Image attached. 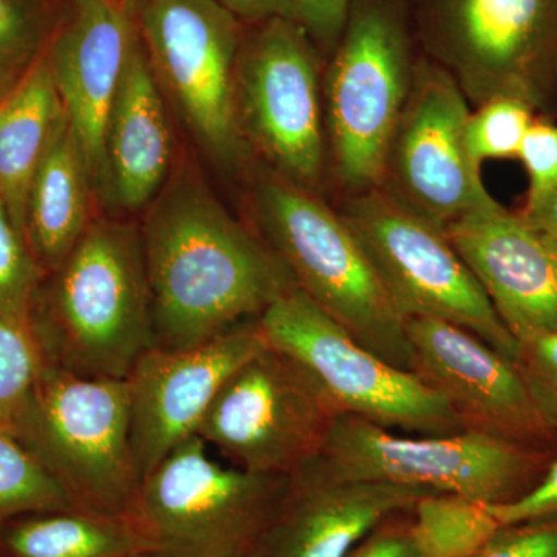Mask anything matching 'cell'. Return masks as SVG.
Masks as SVG:
<instances>
[{
  "label": "cell",
  "mask_w": 557,
  "mask_h": 557,
  "mask_svg": "<svg viewBox=\"0 0 557 557\" xmlns=\"http://www.w3.org/2000/svg\"><path fill=\"white\" fill-rule=\"evenodd\" d=\"M350 0H296V22L306 30L324 60L338 47Z\"/></svg>",
  "instance_id": "obj_33"
},
{
  "label": "cell",
  "mask_w": 557,
  "mask_h": 557,
  "mask_svg": "<svg viewBox=\"0 0 557 557\" xmlns=\"http://www.w3.org/2000/svg\"><path fill=\"white\" fill-rule=\"evenodd\" d=\"M47 33L44 0H0V86H13L39 60Z\"/></svg>",
  "instance_id": "obj_28"
},
{
  "label": "cell",
  "mask_w": 557,
  "mask_h": 557,
  "mask_svg": "<svg viewBox=\"0 0 557 557\" xmlns=\"http://www.w3.org/2000/svg\"><path fill=\"white\" fill-rule=\"evenodd\" d=\"M129 557H161L159 555H153V553H139V555H134Z\"/></svg>",
  "instance_id": "obj_38"
},
{
  "label": "cell",
  "mask_w": 557,
  "mask_h": 557,
  "mask_svg": "<svg viewBox=\"0 0 557 557\" xmlns=\"http://www.w3.org/2000/svg\"><path fill=\"white\" fill-rule=\"evenodd\" d=\"M267 347L269 341L255 319L197 346H156L141 355L126 379L132 445L141 479L199 434L226 381Z\"/></svg>",
  "instance_id": "obj_16"
},
{
  "label": "cell",
  "mask_w": 557,
  "mask_h": 557,
  "mask_svg": "<svg viewBox=\"0 0 557 557\" xmlns=\"http://www.w3.org/2000/svg\"><path fill=\"white\" fill-rule=\"evenodd\" d=\"M289 475L256 474L186 440L139 483L127 518L161 557H249L287 493Z\"/></svg>",
  "instance_id": "obj_5"
},
{
  "label": "cell",
  "mask_w": 557,
  "mask_h": 557,
  "mask_svg": "<svg viewBox=\"0 0 557 557\" xmlns=\"http://www.w3.org/2000/svg\"><path fill=\"white\" fill-rule=\"evenodd\" d=\"M429 494L435 491L343 478L321 454L289 475L281 508L249 557H346L381 522Z\"/></svg>",
  "instance_id": "obj_19"
},
{
  "label": "cell",
  "mask_w": 557,
  "mask_h": 557,
  "mask_svg": "<svg viewBox=\"0 0 557 557\" xmlns=\"http://www.w3.org/2000/svg\"><path fill=\"white\" fill-rule=\"evenodd\" d=\"M339 214L361 242L401 317L468 330L511 361L519 343L500 321L446 231L380 189L344 196Z\"/></svg>",
  "instance_id": "obj_11"
},
{
  "label": "cell",
  "mask_w": 557,
  "mask_h": 557,
  "mask_svg": "<svg viewBox=\"0 0 557 557\" xmlns=\"http://www.w3.org/2000/svg\"><path fill=\"white\" fill-rule=\"evenodd\" d=\"M518 212L528 223L557 240V182L539 199L527 201Z\"/></svg>",
  "instance_id": "obj_37"
},
{
  "label": "cell",
  "mask_w": 557,
  "mask_h": 557,
  "mask_svg": "<svg viewBox=\"0 0 557 557\" xmlns=\"http://www.w3.org/2000/svg\"><path fill=\"white\" fill-rule=\"evenodd\" d=\"M242 24L258 25L270 20H295L296 0H215Z\"/></svg>",
  "instance_id": "obj_36"
},
{
  "label": "cell",
  "mask_w": 557,
  "mask_h": 557,
  "mask_svg": "<svg viewBox=\"0 0 557 557\" xmlns=\"http://www.w3.org/2000/svg\"><path fill=\"white\" fill-rule=\"evenodd\" d=\"M13 428L75 507L127 516L141 472L132 445L126 380L44 364Z\"/></svg>",
  "instance_id": "obj_6"
},
{
  "label": "cell",
  "mask_w": 557,
  "mask_h": 557,
  "mask_svg": "<svg viewBox=\"0 0 557 557\" xmlns=\"http://www.w3.org/2000/svg\"><path fill=\"white\" fill-rule=\"evenodd\" d=\"M469 113L453 76L421 53L376 189L443 230L497 205L468 152Z\"/></svg>",
  "instance_id": "obj_14"
},
{
  "label": "cell",
  "mask_w": 557,
  "mask_h": 557,
  "mask_svg": "<svg viewBox=\"0 0 557 557\" xmlns=\"http://www.w3.org/2000/svg\"><path fill=\"white\" fill-rule=\"evenodd\" d=\"M94 178L78 139L62 119L28 193L25 234L46 273L64 262L91 223Z\"/></svg>",
  "instance_id": "obj_21"
},
{
  "label": "cell",
  "mask_w": 557,
  "mask_h": 557,
  "mask_svg": "<svg viewBox=\"0 0 557 557\" xmlns=\"http://www.w3.org/2000/svg\"><path fill=\"white\" fill-rule=\"evenodd\" d=\"M44 274L27 237L14 225L0 199V318L30 335Z\"/></svg>",
  "instance_id": "obj_26"
},
{
  "label": "cell",
  "mask_w": 557,
  "mask_h": 557,
  "mask_svg": "<svg viewBox=\"0 0 557 557\" xmlns=\"http://www.w3.org/2000/svg\"><path fill=\"white\" fill-rule=\"evenodd\" d=\"M163 89L135 36L106 134L104 194L113 207H149L171 177L172 134Z\"/></svg>",
  "instance_id": "obj_20"
},
{
  "label": "cell",
  "mask_w": 557,
  "mask_h": 557,
  "mask_svg": "<svg viewBox=\"0 0 557 557\" xmlns=\"http://www.w3.org/2000/svg\"><path fill=\"white\" fill-rule=\"evenodd\" d=\"M409 525L421 557H475L500 530L486 504L445 493L421 497Z\"/></svg>",
  "instance_id": "obj_24"
},
{
  "label": "cell",
  "mask_w": 557,
  "mask_h": 557,
  "mask_svg": "<svg viewBox=\"0 0 557 557\" xmlns=\"http://www.w3.org/2000/svg\"><path fill=\"white\" fill-rule=\"evenodd\" d=\"M412 372L449 403L463 431L557 454V431L539 410L515 361L449 322L409 318Z\"/></svg>",
  "instance_id": "obj_15"
},
{
  "label": "cell",
  "mask_w": 557,
  "mask_h": 557,
  "mask_svg": "<svg viewBox=\"0 0 557 557\" xmlns=\"http://www.w3.org/2000/svg\"><path fill=\"white\" fill-rule=\"evenodd\" d=\"M515 364L542 416L557 431V335L520 343Z\"/></svg>",
  "instance_id": "obj_30"
},
{
  "label": "cell",
  "mask_w": 557,
  "mask_h": 557,
  "mask_svg": "<svg viewBox=\"0 0 557 557\" xmlns=\"http://www.w3.org/2000/svg\"><path fill=\"white\" fill-rule=\"evenodd\" d=\"M475 557H557V515L500 527Z\"/></svg>",
  "instance_id": "obj_31"
},
{
  "label": "cell",
  "mask_w": 557,
  "mask_h": 557,
  "mask_svg": "<svg viewBox=\"0 0 557 557\" xmlns=\"http://www.w3.org/2000/svg\"><path fill=\"white\" fill-rule=\"evenodd\" d=\"M325 60L295 20L245 30L236 67L242 137L260 166L322 194L330 172L322 76Z\"/></svg>",
  "instance_id": "obj_8"
},
{
  "label": "cell",
  "mask_w": 557,
  "mask_h": 557,
  "mask_svg": "<svg viewBox=\"0 0 557 557\" xmlns=\"http://www.w3.org/2000/svg\"><path fill=\"white\" fill-rule=\"evenodd\" d=\"M72 507L65 491L16 429L0 424V527L22 516Z\"/></svg>",
  "instance_id": "obj_25"
},
{
  "label": "cell",
  "mask_w": 557,
  "mask_h": 557,
  "mask_svg": "<svg viewBox=\"0 0 557 557\" xmlns=\"http://www.w3.org/2000/svg\"><path fill=\"white\" fill-rule=\"evenodd\" d=\"M258 322L270 346L298 364L339 416L418 435L463 431L438 391L361 346L295 284Z\"/></svg>",
  "instance_id": "obj_9"
},
{
  "label": "cell",
  "mask_w": 557,
  "mask_h": 557,
  "mask_svg": "<svg viewBox=\"0 0 557 557\" xmlns=\"http://www.w3.org/2000/svg\"><path fill=\"white\" fill-rule=\"evenodd\" d=\"M322 456L343 478L426 487L486 505L525 497L556 457L471 431L403 437L351 416L336 417Z\"/></svg>",
  "instance_id": "obj_10"
},
{
  "label": "cell",
  "mask_w": 557,
  "mask_h": 557,
  "mask_svg": "<svg viewBox=\"0 0 557 557\" xmlns=\"http://www.w3.org/2000/svg\"><path fill=\"white\" fill-rule=\"evenodd\" d=\"M536 110L515 98H494L471 110L467 123L469 156L478 166L483 161L518 159L520 146Z\"/></svg>",
  "instance_id": "obj_27"
},
{
  "label": "cell",
  "mask_w": 557,
  "mask_h": 557,
  "mask_svg": "<svg viewBox=\"0 0 557 557\" xmlns=\"http://www.w3.org/2000/svg\"><path fill=\"white\" fill-rule=\"evenodd\" d=\"M64 115L44 53L0 97V199L24 234L33 178Z\"/></svg>",
  "instance_id": "obj_22"
},
{
  "label": "cell",
  "mask_w": 557,
  "mask_h": 557,
  "mask_svg": "<svg viewBox=\"0 0 557 557\" xmlns=\"http://www.w3.org/2000/svg\"><path fill=\"white\" fill-rule=\"evenodd\" d=\"M409 511L381 522L346 557H421L410 536Z\"/></svg>",
  "instance_id": "obj_35"
},
{
  "label": "cell",
  "mask_w": 557,
  "mask_h": 557,
  "mask_svg": "<svg viewBox=\"0 0 557 557\" xmlns=\"http://www.w3.org/2000/svg\"><path fill=\"white\" fill-rule=\"evenodd\" d=\"M421 53L478 106L557 102V0H412Z\"/></svg>",
  "instance_id": "obj_7"
},
{
  "label": "cell",
  "mask_w": 557,
  "mask_h": 557,
  "mask_svg": "<svg viewBox=\"0 0 557 557\" xmlns=\"http://www.w3.org/2000/svg\"><path fill=\"white\" fill-rule=\"evenodd\" d=\"M51 274L32 317L44 364L126 380L141 355L157 346L139 230L119 220H91Z\"/></svg>",
  "instance_id": "obj_2"
},
{
  "label": "cell",
  "mask_w": 557,
  "mask_h": 557,
  "mask_svg": "<svg viewBox=\"0 0 557 557\" xmlns=\"http://www.w3.org/2000/svg\"><path fill=\"white\" fill-rule=\"evenodd\" d=\"M338 416L313 380L269 344L226 381L197 435L234 467L292 475L321 456Z\"/></svg>",
  "instance_id": "obj_13"
},
{
  "label": "cell",
  "mask_w": 557,
  "mask_h": 557,
  "mask_svg": "<svg viewBox=\"0 0 557 557\" xmlns=\"http://www.w3.org/2000/svg\"><path fill=\"white\" fill-rule=\"evenodd\" d=\"M135 24L161 89L209 159L237 170L251 157L236 108L245 27L215 0H134Z\"/></svg>",
  "instance_id": "obj_12"
},
{
  "label": "cell",
  "mask_w": 557,
  "mask_h": 557,
  "mask_svg": "<svg viewBox=\"0 0 557 557\" xmlns=\"http://www.w3.org/2000/svg\"><path fill=\"white\" fill-rule=\"evenodd\" d=\"M135 36L134 0H72L44 51L70 129L101 194L110 112Z\"/></svg>",
  "instance_id": "obj_17"
},
{
  "label": "cell",
  "mask_w": 557,
  "mask_h": 557,
  "mask_svg": "<svg viewBox=\"0 0 557 557\" xmlns=\"http://www.w3.org/2000/svg\"><path fill=\"white\" fill-rule=\"evenodd\" d=\"M500 527L557 515V454L547 474L531 493L512 504L487 505Z\"/></svg>",
  "instance_id": "obj_34"
},
{
  "label": "cell",
  "mask_w": 557,
  "mask_h": 557,
  "mask_svg": "<svg viewBox=\"0 0 557 557\" xmlns=\"http://www.w3.org/2000/svg\"><path fill=\"white\" fill-rule=\"evenodd\" d=\"M42 368L44 359L30 333L0 318V424L13 426Z\"/></svg>",
  "instance_id": "obj_29"
},
{
  "label": "cell",
  "mask_w": 557,
  "mask_h": 557,
  "mask_svg": "<svg viewBox=\"0 0 557 557\" xmlns=\"http://www.w3.org/2000/svg\"><path fill=\"white\" fill-rule=\"evenodd\" d=\"M412 0H350L322 76L330 174L344 196L379 188L420 53Z\"/></svg>",
  "instance_id": "obj_4"
},
{
  "label": "cell",
  "mask_w": 557,
  "mask_h": 557,
  "mask_svg": "<svg viewBox=\"0 0 557 557\" xmlns=\"http://www.w3.org/2000/svg\"><path fill=\"white\" fill-rule=\"evenodd\" d=\"M0 557H7L5 555H3L2 549H0Z\"/></svg>",
  "instance_id": "obj_40"
},
{
  "label": "cell",
  "mask_w": 557,
  "mask_h": 557,
  "mask_svg": "<svg viewBox=\"0 0 557 557\" xmlns=\"http://www.w3.org/2000/svg\"><path fill=\"white\" fill-rule=\"evenodd\" d=\"M11 89V87H9V89H7V86H0V97H3V95L7 94V91H9Z\"/></svg>",
  "instance_id": "obj_39"
},
{
  "label": "cell",
  "mask_w": 557,
  "mask_h": 557,
  "mask_svg": "<svg viewBox=\"0 0 557 557\" xmlns=\"http://www.w3.org/2000/svg\"><path fill=\"white\" fill-rule=\"evenodd\" d=\"M139 228L157 346H197L259 319L292 287L281 260L186 170L168 180Z\"/></svg>",
  "instance_id": "obj_1"
},
{
  "label": "cell",
  "mask_w": 557,
  "mask_h": 557,
  "mask_svg": "<svg viewBox=\"0 0 557 557\" xmlns=\"http://www.w3.org/2000/svg\"><path fill=\"white\" fill-rule=\"evenodd\" d=\"M7 557H129L152 553L127 516L78 507L22 516L0 527Z\"/></svg>",
  "instance_id": "obj_23"
},
{
  "label": "cell",
  "mask_w": 557,
  "mask_h": 557,
  "mask_svg": "<svg viewBox=\"0 0 557 557\" xmlns=\"http://www.w3.org/2000/svg\"><path fill=\"white\" fill-rule=\"evenodd\" d=\"M446 236L518 343L557 335V240L500 203Z\"/></svg>",
  "instance_id": "obj_18"
},
{
  "label": "cell",
  "mask_w": 557,
  "mask_h": 557,
  "mask_svg": "<svg viewBox=\"0 0 557 557\" xmlns=\"http://www.w3.org/2000/svg\"><path fill=\"white\" fill-rule=\"evenodd\" d=\"M518 159L522 161L530 178L527 201H534L557 182L556 124L537 115L523 138Z\"/></svg>",
  "instance_id": "obj_32"
},
{
  "label": "cell",
  "mask_w": 557,
  "mask_h": 557,
  "mask_svg": "<svg viewBox=\"0 0 557 557\" xmlns=\"http://www.w3.org/2000/svg\"><path fill=\"white\" fill-rule=\"evenodd\" d=\"M251 185L259 237L293 284L361 346L412 372L405 318L338 209L263 166Z\"/></svg>",
  "instance_id": "obj_3"
}]
</instances>
